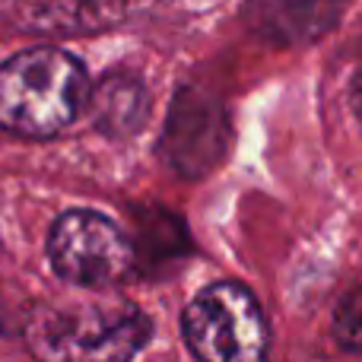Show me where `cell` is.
Masks as SVG:
<instances>
[{
    "label": "cell",
    "mask_w": 362,
    "mask_h": 362,
    "mask_svg": "<svg viewBox=\"0 0 362 362\" xmlns=\"http://www.w3.org/2000/svg\"><path fill=\"white\" fill-rule=\"evenodd\" d=\"M150 340V321L140 308H76L45 325L42 353L67 359H127Z\"/></svg>",
    "instance_id": "4"
},
{
    "label": "cell",
    "mask_w": 362,
    "mask_h": 362,
    "mask_svg": "<svg viewBox=\"0 0 362 362\" xmlns=\"http://www.w3.org/2000/svg\"><path fill=\"white\" fill-rule=\"evenodd\" d=\"M89 76L61 48H29L0 67V127L23 137H54L83 112Z\"/></svg>",
    "instance_id": "1"
},
{
    "label": "cell",
    "mask_w": 362,
    "mask_h": 362,
    "mask_svg": "<svg viewBox=\"0 0 362 362\" xmlns=\"http://www.w3.org/2000/svg\"><path fill=\"white\" fill-rule=\"evenodd\" d=\"M229 146V118L213 95L181 89L169 118L165 153L181 175L200 178L223 159Z\"/></svg>",
    "instance_id": "5"
},
{
    "label": "cell",
    "mask_w": 362,
    "mask_h": 362,
    "mask_svg": "<svg viewBox=\"0 0 362 362\" xmlns=\"http://www.w3.org/2000/svg\"><path fill=\"white\" fill-rule=\"evenodd\" d=\"M95 105H99L95 118L102 121V127L112 134H127L146 118V89L131 76H108Z\"/></svg>",
    "instance_id": "7"
},
{
    "label": "cell",
    "mask_w": 362,
    "mask_h": 362,
    "mask_svg": "<svg viewBox=\"0 0 362 362\" xmlns=\"http://www.w3.org/2000/svg\"><path fill=\"white\" fill-rule=\"evenodd\" d=\"M181 334L206 362H255L267 356L270 327L264 308L242 283H213L185 308Z\"/></svg>",
    "instance_id": "2"
},
{
    "label": "cell",
    "mask_w": 362,
    "mask_h": 362,
    "mask_svg": "<svg viewBox=\"0 0 362 362\" xmlns=\"http://www.w3.org/2000/svg\"><path fill=\"white\" fill-rule=\"evenodd\" d=\"M334 334H337V344L346 353H362V286L340 302Z\"/></svg>",
    "instance_id": "8"
},
{
    "label": "cell",
    "mask_w": 362,
    "mask_h": 362,
    "mask_svg": "<svg viewBox=\"0 0 362 362\" xmlns=\"http://www.w3.org/2000/svg\"><path fill=\"white\" fill-rule=\"evenodd\" d=\"M54 270L74 286L102 289L131 270L134 248L108 216L93 210L64 213L48 238Z\"/></svg>",
    "instance_id": "3"
},
{
    "label": "cell",
    "mask_w": 362,
    "mask_h": 362,
    "mask_svg": "<svg viewBox=\"0 0 362 362\" xmlns=\"http://www.w3.org/2000/svg\"><path fill=\"white\" fill-rule=\"evenodd\" d=\"M344 0H248L245 23L270 45H302L337 23Z\"/></svg>",
    "instance_id": "6"
}]
</instances>
